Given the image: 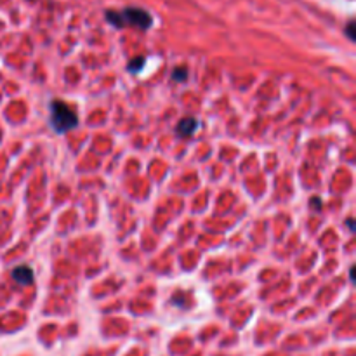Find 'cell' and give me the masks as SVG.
Returning <instances> with one entry per match:
<instances>
[{
	"mask_svg": "<svg viewBox=\"0 0 356 356\" xmlns=\"http://www.w3.org/2000/svg\"><path fill=\"white\" fill-rule=\"evenodd\" d=\"M106 19L116 28H124V26H138L141 30H148L151 26V16L144 9L139 7H127L124 11H108Z\"/></svg>",
	"mask_w": 356,
	"mask_h": 356,
	"instance_id": "obj_1",
	"label": "cell"
},
{
	"mask_svg": "<svg viewBox=\"0 0 356 356\" xmlns=\"http://www.w3.org/2000/svg\"><path fill=\"white\" fill-rule=\"evenodd\" d=\"M50 125L57 134H65L75 129L78 125V115L73 111L68 104L61 101H52L50 103Z\"/></svg>",
	"mask_w": 356,
	"mask_h": 356,
	"instance_id": "obj_2",
	"label": "cell"
},
{
	"mask_svg": "<svg viewBox=\"0 0 356 356\" xmlns=\"http://www.w3.org/2000/svg\"><path fill=\"white\" fill-rule=\"evenodd\" d=\"M14 281H18L19 285H30L33 283V271L28 266H18L13 271Z\"/></svg>",
	"mask_w": 356,
	"mask_h": 356,
	"instance_id": "obj_3",
	"label": "cell"
},
{
	"mask_svg": "<svg viewBox=\"0 0 356 356\" xmlns=\"http://www.w3.org/2000/svg\"><path fill=\"white\" fill-rule=\"evenodd\" d=\"M197 127H198V120L193 118V116H186V118H183L177 125V134L186 138V136L193 134V132L197 131Z\"/></svg>",
	"mask_w": 356,
	"mask_h": 356,
	"instance_id": "obj_4",
	"label": "cell"
},
{
	"mask_svg": "<svg viewBox=\"0 0 356 356\" xmlns=\"http://www.w3.org/2000/svg\"><path fill=\"white\" fill-rule=\"evenodd\" d=\"M143 66H144V57H136V60H132L131 63H129L127 70L131 73H138V72H141Z\"/></svg>",
	"mask_w": 356,
	"mask_h": 356,
	"instance_id": "obj_5",
	"label": "cell"
},
{
	"mask_svg": "<svg viewBox=\"0 0 356 356\" xmlns=\"http://www.w3.org/2000/svg\"><path fill=\"white\" fill-rule=\"evenodd\" d=\"M186 78H188V70H185V68H179L172 73V80H175V82H186Z\"/></svg>",
	"mask_w": 356,
	"mask_h": 356,
	"instance_id": "obj_6",
	"label": "cell"
},
{
	"mask_svg": "<svg viewBox=\"0 0 356 356\" xmlns=\"http://www.w3.org/2000/svg\"><path fill=\"white\" fill-rule=\"evenodd\" d=\"M346 35L349 40H356V35H354V21H349L346 26Z\"/></svg>",
	"mask_w": 356,
	"mask_h": 356,
	"instance_id": "obj_7",
	"label": "cell"
},
{
	"mask_svg": "<svg viewBox=\"0 0 356 356\" xmlns=\"http://www.w3.org/2000/svg\"><path fill=\"white\" fill-rule=\"evenodd\" d=\"M310 205L313 207V209L320 210V209H322V207H320V205H322V200H320V198H311V200H310Z\"/></svg>",
	"mask_w": 356,
	"mask_h": 356,
	"instance_id": "obj_8",
	"label": "cell"
},
{
	"mask_svg": "<svg viewBox=\"0 0 356 356\" xmlns=\"http://www.w3.org/2000/svg\"><path fill=\"white\" fill-rule=\"evenodd\" d=\"M346 224H347V228H349L351 229V231H353L354 233V222H353V219H347V221H346Z\"/></svg>",
	"mask_w": 356,
	"mask_h": 356,
	"instance_id": "obj_9",
	"label": "cell"
}]
</instances>
